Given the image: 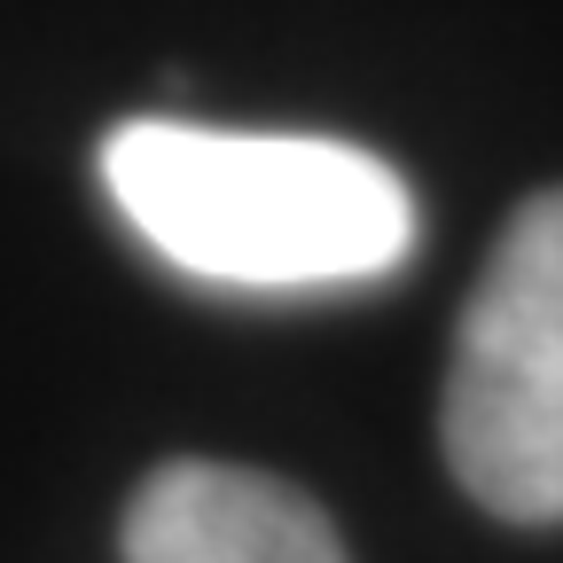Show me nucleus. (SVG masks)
I'll return each mask as SVG.
<instances>
[{"instance_id": "f03ea898", "label": "nucleus", "mask_w": 563, "mask_h": 563, "mask_svg": "<svg viewBox=\"0 0 563 563\" xmlns=\"http://www.w3.org/2000/svg\"><path fill=\"white\" fill-rule=\"evenodd\" d=\"M439 439L477 509L563 525V188H540L477 274Z\"/></svg>"}, {"instance_id": "f257e3e1", "label": "nucleus", "mask_w": 563, "mask_h": 563, "mask_svg": "<svg viewBox=\"0 0 563 563\" xmlns=\"http://www.w3.org/2000/svg\"><path fill=\"white\" fill-rule=\"evenodd\" d=\"M102 188L173 274L211 290H361L399 274L415 251L407 180L321 133L133 118L102 141Z\"/></svg>"}, {"instance_id": "7ed1b4c3", "label": "nucleus", "mask_w": 563, "mask_h": 563, "mask_svg": "<svg viewBox=\"0 0 563 563\" xmlns=\"http://www.w3.org/2000/svg\"><path fill=\"white\" fill-rule=\"evenodd\" d=\"M118 548L125 563H344L321 501L235 462H165L133 493Z\"/></svg>"}]
</instances>
